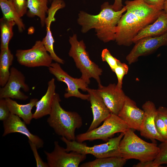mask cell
Masks as SVG:
<instances>
[{
	"instance_id": "cell-22",
	"label": "cell",
	"mask_w": 167,
	"mask_h": 167,
	"mask_svg": "<svg viewBox=\"0 0 167 167\" xmlns=\"http://www.w3.org/2000/svg\"><path fill=\"white\" fill-rule=\"evenodd\" d=\"M0 7L3 15V18L9 21H14L17 26L19 32H21L25 29V25L12 2L8 0H0Z\"/></svg>"
},
{
	"instance_id": "cell-27",
	"label": "cell",
	"mask_w": 167,
	"mask_h": 167,
	"mask_svg": "<svg viewBox=\"0 0 167 167\" xmlns=\"http://www.w3.org/2000/svg\"><path fill=\"white\" fill-rule=\"evenodd\" d=\"M160 151L153 162L158 167L162 164H166L167 167V140L162 142L158 146Z\"/></svg>"
},
{
	"instance_id": "cell-33",
	"label": "cell",
	"mask_w": 167,
	"mask_h": 167,
	"mask_svg": "<svg viewBox=\"0 0 167 167\" xmlns=\"http://www.w3.org/2000/svg\"><path fill=\"white\" fill-rule=\"evenodd\" d=\"M11 113L5 99H0V120L3 121L6 120Z\"/></svg>"
},
{
	"instance_id": "cell-34",
	"label": "cell",
	"mask_w": 167,
	"mask_h": 167,
	"mask_svg": "<svg viewBox=\"0 0 167 167\" xmlns=\"http://www.w3.org/2000/svg\"><path fill=\"white\" fill-rule=\"evenodd\" d=\"M166 0H143L147 4L162 10Z\"/></svg>"
},
{
	"instance_id": "cell-40",
	"label": "cell",
	"mask_w": 167,
	"mask_h": 167,
	"mask_svg": "<svg viewBox=\"0 0 167 167\" xmlns=\"http://www.w3.org/2000/svg\"><path fill=\"white\" fill-rule=\"evenodd\" d=\"M8 0L10 1L11 2H12V1H13V0Z\"/></svg>"
},
{
	"instance_id": "cell-39",
	"label": "cell",
	"mask_w": 167,
	"mask_h": 167,
	"mask_svg": "<svg viewBox=\"0 0 167 167\" xmlns=\"http://www.w3.org/2000/svg\"><path fill=\"white\" fill-rule=\"evenodd\" d=\"M49 0V2H52L53 0Z\"/></svg>"
},
{
	"instance_id": "cell-15",
	"label": "cell",
	"mask_w": 167,
	"mask_h": 167,
	"mask_svg": "<svg viewBox=\"0 0 167 167\" xmlns=\"http://www.w3.org/2000/svg\"><path fill=\"white\" fill-rule=\"evenodd\" d=\"M144 114L143 110L138 107L136 103L127 96L118 115L129 128L139 131Z\"/></svg>"
},
{
	"instance_id": "cell-23",
	"label": "cell",
	"mask_w": 167,
	"mask_h": 167,
	"mask_svg": "<svg viewBox=\"0 0 167 167\" xmlns=\"http://www.w3.org/2000/svg\"><path fill=\"white\" fill-rule=\"evenodd\" d=\"M14 56L9 48L1 50L0 53V85L4 87L10 75V68L12 65Z\"/></svg>"
},
{
	"instance_id": "cell-3",
	"label": "cell",
	"mask_w": 167,
	"mask_h": 167,
	"mask_svg": "<svg viewBox=\"0 0 167 167\" xmlns=\"http://www.w3.org/2000/svg\"><path fill=\"white\" fill-rule=\"evenodd\" d=\"M61 101L59 95L56 93L47 122L57 135L70 140H75V131L82 126V119L76 112L64 109Z\"/></svg>"
},
{
	"instance_id": "cell-12",
	"label": "cell",
	"mask_w": 167,
	"mask_h": 167,
	"mask_svg": "<svg viewBox=\"0 0 167 167\" xmlns=\"http://www.w3.org/2000/svg\"><path fill=\"white\" fill-rule=\"evenodd\" d=\"M167 45V32L160 36L143 38L138 41L126 57L131 64L137 61L140 56L152 53L159 47Z\"/></svg>"
},
{
	"instance_id": "cell-32",
	"label": "cell",
	"mask_w": 167,
	"mask_h": 167,
	"mask_svg": "<svg viewBox=\"0 0 167 167\" xmlns=\"http://www.w3.org/2000/svg\"><path fill=\"white\" fill-rule=\"evenodd\" d=\"M28 142L36 160V166L49 167L47 163L44 162L40 157L37 152L38 149L36 145L29 140H28Z\"/></svg>"
},
{
	"instance_id": "cell-20",
	"label": "cell",
	"mask_w": 167,
	"mask_h": 167,
	"mask_svg": "<svg viewBox=\"0 0 167 167\" xmlns=\"http://www.w3.org/2000/svg\"><path fill=\"white\" fill-rule=\"evenodd\" d=\"M5 99L11 113L21 118L26 124H30L33 118V113L32 110L36 105L38 99H31L28 103L22 105L18 103L10 98H7Z\"/></svg>"
},
{
	"instance_id": "cell-30",
	"label": "cell",
	"mask_w": 167,
	"mask_h": 167,
	"mask_svg": "<svg viewBox=\"0 0 167 167\" xmlns=\"http://www.w3.org/2000/svg\"><path fill=\"white\" fill-rule=\"evenodd\" d=\"M101 57L102 61L107 62L112 71L114 72L115 69L118 66L120 61L113 56L107 49L103 50Z\"/></svg>"
},
{
	"instance_id": "cell-19",
	"label": "cell",
	"mask_w": 167,
	"mask_h": 167,
	"mask_svg": "<svg viewBox=\"0 0 167 167\" xmlns=\"http://www.w3.org/2000/svg\"><path fill=\"white\" fill-rule=\"evenodd\" d=\"M55 79L52 78L48 83L46 92L38 100L35 105L36 109L33 113V118L37 119L50 113L55 92Z\"/></svg>"
},
{
	"instance_id": "cell-10",
	"label": "cell",
	"mask_w": 167,
	"mask_h": 167,
	"mask_svg": "<svg viewBox=\"0 0 167 167\" xmlns=\"http://www.w3.org/2000/svg\"><path fill=\"white\" fill-rule=\"evenodd\" d=\"M44 152L49 167H78L87 157L86 154L76 152L69 153L57 141L54 142V148L52 152Z\"/></svg>"
},
{
	"instance_id": "cell-38",
	"label": "cell",
	"mask_w": 167,
	"mask_h": 167,
	"mask_svg": "<svg viewBox=\"0 0 167 167\" xmlns=\"http://www.w3.org/2000/svg\"><path fill=\"white\" fill-rule=\"evenodd\" d=\"M163 11L167 14V0H166L163 6Z\"/></svg>"
},
{
	"instance_id": "cell-35",
	"label": "cell",
	"mask_w": 167,
	"mask_h": 167,
	"mask_svg": "<svg viewBox=\"0 0 167 167\" xmlns=\"http://www.w3.org/2000/svg\"><path fill=\"white\" fill-rule=\"evenodd\" d=\"M157 112L164 121L167 129V108L160 106L157 109Z\"/></svg>"
},
{
	"instance_id": "cell-4",
	"label": "cell",
	"mask_w": 167,
	"mask_h": 167,
	"mask_svg": "<svg viewBox=\"0 0 167 167\" xmlns=\"http://www.w3.org/2000/svg\"><path fill=\"white\" fill-rule=\"evenodd\" d=\"M119 151L121 156L126 160L135 159L144 162L153 161L160 148L156 143L146 142L129 128L120 141Z\"/></svg>"
},
{
	"instance_id": "cell-17",
	"label": "cell",
	"mask_w": 167,
	"mask_h": 167,
	"mask_svg": "<svg viewBox=\"0 0 167 167\" xmlns=\"http://www.w3.org/2000/svg\"><path fill=\"white\" fill-rule=\"evenodd\" d=\"M87 92L89 96V100L93 114V120L88 131L96 127L110 115L103 99L97 93L96 89L88 88Z\"/></svg>"
},
{
	"instance_id": "cell-18",
	"label": "cell",
	"mask_w": 167,
	"mask_h": 167,
	"mask_svg": "<svg viewBox=\"0 0 167 167\" xmlns=\"http://www.w3.org/2000/svg\"><path fill=\"white\" fill-rule=\"evenodd\" d=\"M167 32V14L162 10L156 19L141 30L133 39V43L144 38L161 36Z\"/></svg>"
},
{
	"instance_id": "cell-7",
	"label": "cell",
	"mask_w": 167,
	"mask_h": 167,
	"mask_svg": "<svg viewBox=\"0 0 167 167\" xmlns=\"http://www.w3.org/2000/svg\"><path fill=\"white\" fill-rule=\"evenodd\" d=\"M129 127L117 115L111 113L100 126L76 136L75 140L83 142L101 139L107 142L115 134L125 132Z\"/></svg>"
},
{
	"instance_id": "cell-29",
	"label": "cell",
	"mask_w": 167,
	"mask_h": 167,
	"mask_svg": "<svg viewBox=\"0 0 167 167\" xmlns=\"http://www.w3.org/2000/svg\"><path fill=\"white\" fill-rule=\"evenodd\" d=\"M155 124L156 130L164 141L167 140V129L165 123L161 116L157 113L155 116Z\"/></svg>"
},
{
	"instance_id": "cell-9",
	"label": "cell",
	"mask_w": 167,
	"mask_h": 167,
	"mask_svg": "<svg viewBox=\"0 0 167 167\" xmlns=\"http://www.w3.org/2000/svg\"><path fill=\"white\" fill-rule=\"evenodd\" d=\"M48 52L42 41L38 40L30 49L17 50L15 56L18 63L25 66L49 67L53 60Z\"/></svg>"
},
{
	"instance_id": "cell-6",
	"label": "cell",
	"mask_w": 167,
	"mask_h": 167,
	"mask_svg": "<svg viewBox=\"0 0 167 167\" xmlns=\"http://www.w3.org/2000/svg\"><path fill=\"white\" fill-rule=\"evenodd\" d=\"M124 135V133H121L118 136L109 139L105 143L91 147L88 146L85 143L68 140L63 136L61 139L66 144L65 150L67 152L74 151L86 155L90 154L98 158L121 156L119 145Z\"/></svg>"
},
{
	"instance_id": "cell-31",
	"label": "cell",
	"mask_w": 167,
	"mask_h": 167,
	"mask_svg": "<svg viewBox=\"0 0 167 167\" xmlns=\"http://www.w3.org/2000/svg\"><path fill=\"white\" fill-rule=\"evenodd\" d=\"M14 7L20 17L27 12L28 8L27 0H13Z\"/></svg>"
},
{
	"instance_id": "cell-24",
	"label": "cell",
	"mask_w": 167,
	"mask_h": 167,
	"mask_svg": "<svg viewBox=\"0 0 167 167\" xmlns=\"http://www.w3.org/2000/svg\"><path fill=\"white\" fill-rule=\"evenodd\" d=\"M127 160L121 156H112L98 158L84 163L80 167H122Z\"/></svg>"
},
{
	"instance_id": "cell-11",
	"label": "cell",
	"mask_w": 167,
	"mask_h": 167,
	"mask_svg": "<svg viewBox=\"0 0 167 167\" xmlns=\"http://www.w3.org/2000/svg\"><path fill=\"white\" fill-rule=\"evenodd\" d=\"M10 75L5 85L0 89V99L9 98L25 100L28 96L21 91L22 89L25 92L29 91L28 85L25 83L24 74L17 68L12 67L10 69Z\"/></svg>"
},
{
	"instance_id": "cell-16",
	"label": "cell",
	"mask_w": 167,
	"mask_h": 167,
	"mask_svg": "<svg viewBox=\"0 0 167 167\" xmlns=\"http://www.w3.org/2000/svg\"><path fill=\"white\" fill-rule=\"evenodd\" d=\"M4 136L11 133L18 132L27 137L36 146L37 149L43 147L44 142L42 139L36 135L31 133L27 128L26 123L17 115L11 113L9 118L3 121Z\"/></svg>"
},
{
	"instance_id": "cell-28",
	"label": "cell",
	"mask_w": 167,
	"mask_h": 167,
	"mask_svg": "<svg viewBox=\"0 0 167 167\" xmlns=\"http://www.w3.org/2000/svg\"><path fill=\"white\" fill-rule=\"evenodd\" d=\"M128 70V65L120 61L115 69L114 72L115 73L118 79V83L116 85L119 88H122L123 78L127 73Z\"/></svg>"
},
{
	"instance_id": "cell-1",
	"label": "cell",
	"mask_w": 167,
	"mask_h": 167,
	"mask_svg": "<svg viewBox=\"0 0 167 167\" xmlns=\"http://www.w3.org/2000/svg\"><path fill=\"white\" fill-rule=\"evenodd\" d=\"M125 4L126 10L116 26L115 41L118 45L130 46L138 33L153 23L163 10L147 4L143 0H126Z\"/></svg>"
},
{
	"instance_id": "cell-5",
	"label": "cell",
	"mask_w": 167,
	"mask_h": 167,
	"mask_svg": "<svg viewBox=\"0 0 167 167\" xmlns=\"http://www.w3.org/2000/svg\"><path fill=\"white\" fill-rule=\"evenodd\" d=\"M69 41L71 48L68 54L73 58L76 66L81 72V78L88 84L90 83V79L93 78L98 86L101 85L100 76L102 70L90 58L84 41H78L76 34L70 36Z\"/></svg>"
},
{
	"instance_id": "cell-36",
	"label": "cell",
	"mask_w": 167,
	"mask_h": 167,
	"mask_svg": "<svg viewBox=\"0 0 167 167\" xmlns=\"http://www.w3.org/2000/svg\"><path fill=\"white\" fill-rule=\"evenodd\" d=\"M133 166L134 167H158L154 163L153 161L144 162L140 161L137 164L133 165Z\"/></svg>"
},
{
	"instance_id": "cell-13",
	"label": "cell",
	"mask_w": 167,
	"mask_h": 167,
	"mask_svg": "<svg viewBox=\"0 0 167 167\" xmlns=\"http://www.w3.org/2000/svg\"><path fill=\"white\" fill-rule=\"evenodd\" d=\"M96 91L111 113L118 115L127 96L122 88L110 84L107 86L99 85Z\"/></svg>"
},
{
	"instance_id": "cell-14",
	"label": "cell",
	"mask_w": 167,
	"mask_h": 167,
	"mask_svg": "<svg viewBox=\"0 0 167 167\" xmlns=\"http://www.w3.org/2000/svg\"><path fill=\"white\" fill-rule=\"evenodd\" d=\"M142 108L144 114L139 131L140 135L153 142L155 140L161 142H164L155 128L154 119L157 113V109L155 105L151 101H147L143 104Z\"/></svg>"
},
{
	"instance_id": "cell-8",
	"label": "cell",
	"mask_w": 167,
	"mask_h": 167,
	"mask_svg": "<svg viewBox=\"0 0 167 167\" xmlns=\"http://www.w3.org/2000/svg\"><path fill=\"white\" fill-rule=\"evenodd\" d=\"M50 74L54 75L58 81L65 83L67 88L64 94L65 98L75 97L81 99L89 101V96L81 93L79 89L84 92H87L88 84L81 77L74 78L62 69L60 64L57 62L52 63L48 67Z\"/></svg>"
},
{
	"instance_id": "cell-26",
	"label": "cell",
	"mask_w": 167,
	"mask_h": 167,
	"mask_svg": "<svg viewBox=\"0 0 167 167\" xmlns=\"http://www.w3.org/2000/svg\"><path fill=\"white\" fill-rule=\"evenodd\" d=\"M15 24L14 21L8 20L3 17L0 19L1 50L9 48V41L13 35V28Z\"/></svg>"
},
{
	"instance_id": "cell-21",
	"label": "cell",
	"mask_w": 167,
	"mask_h": 167,
	"mask_svg": "<svg viewBox=\"0 0 167 167\" xmlns=\"http://www.w3.org/2000/svg\"><path fill=\"white\" fill-rule=\"evenodd\" d=\"M48 0H27V15L29 17H38L41 26L45 25V20L49 8L47 6Z\"/></svg>"
},
{
	"instance_id": "cell-37",
	"label": "cell",
	"mask_w": 167,
	"mask_h": 167,
	"mask_svg": "<svg viewBox=\"0 0 167 167\" xmlns=\"http://www.w3.org/2000/svg\"><path fill=\"white\" fill-rule=\"evenodd\" d=\"M122 0H114L112 5L113 9L115 11L120 10L124 6L122 4Z\"/></svg>"
},
{
	"instance_id": "cell-25",
	"label": "cell",
	"mask_w": 167,
	"mask_h": 167,
	"mask_svg": "<svg viewBox=\"0 0 167 167\" xmlns=\"http://www.w3.org/2000/svg\"><path fill=\"white\" fill-rule=\"evenodd\" d=\"M54 21L53 19L46 18L45 20V25L46 26V35L43 39L42 41L46 50L52 58L53 60L60 64H63L65 61L60 58L55 53L54 48V40L53 37L50 29V25L52 22Z\"/></svg>"
},
{
	"instance_id": "cell-2",
	"label": "cell",
	"mask_w": 167,
	"mask_h": 167,
	"mask_svg": "<svg viewBox=\"0 0 167 167\" xmlns=\"http://www.w3.org/2000/svg\"><path fill=\"white\" fill-rule=\"evenodd\" d=\"M97 15H92L81 11L78 14V24L81 26V32L85 33L94 29L98 37L104 42L115 41L116 26L126 8L115 11L112 5L107 2L102 4Z\"/></svg>"
}]
</instances>
